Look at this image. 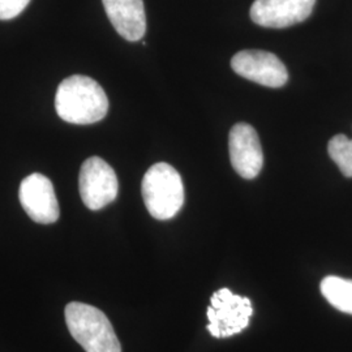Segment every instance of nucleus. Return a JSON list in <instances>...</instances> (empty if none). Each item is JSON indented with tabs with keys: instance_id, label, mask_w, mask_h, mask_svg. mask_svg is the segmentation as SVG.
<instances>
[{
	"instance_id": "f257e3e1",
	"label": "nucleus",
	"mask_w": 352,
	"mask_h": 352,
	"mask_svg": "<svg viewBox=\"0 0 352 352\" xmlns=\"http://www.w3.org/2000/svg\"><path fill=\"white\" fill-rule=\"evenodd\" d=\"M55 109L64 122L87 126L107 115L109 100L96 80L88 76H69L58 87Z\"/></svg>"
},
{
	"instance_id": "f03ea898",
	"label": "nucleus",
	"mask_w": 352,
	"mask_h": 352,
	"mask_svg": "<svg viewBox=\"0 0 352 352\" xmlns=\"http://www.w3.org/2000/svg\"><path fill=\"white\" fill-rule=\"evenodd\" d=\"M71 336L87 352H122L113 325L98 308L85 302H72L64 311Z\"/></svg>"
},
{
	"instance_id": "7ed1b4c3",
	"label": "nucleus",
	"mask_w": 352,
	"mask_h": 352,
	"mask_svg": "<svg viewBox=\"0 0 352 352\" xmlns=\"http://www.w3.org/2000/svg\"><path fill=\"white\" fill-rule=\"evenodd\" d=\"M141 192L148 212L158 221L174 218L184 204L182 176L171 164L164 162L153 164L146 171Z\"/></svg>"
},
{
	"instance_id": "20e7f679",
	"label": "nucleus",
	"mask_w": 352,
	"mask_h": 352,
	"mask_svg": "<svg viewBox=\"0 0 352 352\" xmlns=\"http://www.w3.org/2000/svg\"><path fill=\"white\" fill-rule=\"evenodd\" d=\"M252 315V302L247 296L235 295L228 289H218L210 299L206 327L214 338H228L248 327Z\"/></svg>"
},
{
	"instance_id": "39448f33",
	"label": "nucleus",
	"mask_w": 352,
	"mask_h": 352,
	"mask_svg": "<svg viewBox=\"0 0 352 352\" xmlns=\"http://www.w3.org/2000/svg\"><path fill=\"white\" fill-rule=\"evenodd\" d=\"M78 188L81 200L90 210H101L115 201L119 190L113 167L100 157H90L80 170Z\"/></svg>"
},
{
	"instance_id": "423d86ee",
	"label": "nucleus",
	"mask_w": 352,
	"mask_h": 352,
	"mask_svg": "<svg viewBox=\"0 0 352 352\" xmlns=\"http://www.w3.org/2000/svg\"><path fill=\"white\" fill-rule=\"evenodd\" d=\"M231 67L241 77L267 88H282L289 80L286 65L267 51H240L231 59Z\"/></svg>"
},
{
	"instance_id": "0eeeda50",
	"label": "nucleus",
	"mask_w": 352,
	"mask_h": 352,
	"mask_svg": "<svg viewBox=\"0 0 352 352\" xmlns=\"http://www.w3.org/2000/svg\"><path fill=\"white\" fill-rule=\"evenodd\" d=\"M19 199L25 213L34 222L51 225L59 219V202L47 176L38 173L26 176L20 184Z\"/></svg>"
},
{
	"instance_id": "6e6552de",
	"label": "nucleus",
	"mask_w": 352,
	"mask_h": 352,
	"mask_svg": "<svg viewBox=\"0 0 352 352\" xmlns=\"http://www.w3.org/2000/svg\"><path fill=\"white\" fill-rule=\"evenodd\" d=\"M230 160L234 170L241 177L251 180L258 175L264 166V153L258 135L247 123H236L228 136Z\"/></svg>"
},
{
	"instance_id": "1a4fd4ad",
	"label": "nucleus",
	"mask_w": 352,
	"mask_h": 352,
	"mask_svg": "<svg viewBox=\"0 0 352 352\" xmlns=\"http://www.w3.org/2000/svg\"><path fill=\"white\" fill-rule=\"evenodd\" d=\"M315 4L316 0H254L251 19L263 28L283 29L305 21Z\"/></svg>"
},
{
	"instance_id": "9d476101",
	"label": "nucleus",
	"mask_w": 352,
	"mask_h": 352,
	"mask_svg": "<svg viewBox=\"0 0 352 352\" xmlns=\"http://www.w3.org/2000/svg\"><path fill=\"white\" fill-rule=\"evenodd\" d=\"M106 14L122 37L136 42L146 33V14L142 0H102Z\"/></svg>"
},
{
	"instance_id": "9b49d317",
	"label": "nucleus",
	"mask_w": 352,
	"mask_h": 352,
	"mask_svg": "<svg viewBox=\"0 0 352 352\" xmlns=\"http://www.w3.org/2000/svg\"><path fill=\"white\" fill-rule=\"evenodd\" d=\"M320 287L324 298L334 308L352 315V280L329 276L322 279Z\"/></svg>"
},
{
	"instance_id": "f8f14e48",
	"label": "nucleus",
	"mask_w": 352,
	"mask_h": 352,
	"mask_svg": "<svg viewBox=\"0 0 352 352\" xmlns=\"http://www.w3.org/2000/svg\"><path fill=\"white\" fill-rule=\"evenodd\" d=\"M327 151L340 173L346 177H352V140L346 135H337L329 141Z\"/></svg>"
},
{
	"instance_id": "ddd939ff",
	"label": "nucleus",
	"mask_w": 352,
	"mask_h": 352,
	"mask_svg": "<svg viewBox=\"0 0 352 352\" xmlns=\"http://www.w3.org/2000/svg\"><path fill=\"white\" fill-rule=\"evenodd\" d=\"M30 0H0V20L17 17L26 8Z\"/></svg>"
}]
</instances>
